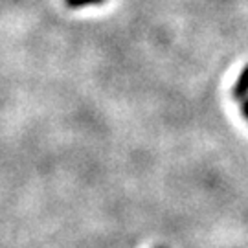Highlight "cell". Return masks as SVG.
Wrapping results in <instances>:
<instances>
[{
	"instance_id": "4",
	"label": "cell",
	"mask_w": 248,
	"mask_h": 248,
	"mask_svg": "<svg viewBox=\"0 0 248 248\" xmlns=\"http://www.w3.org/2000/svg\"><path fill=\"white\" fill-rule=\"evenodd\" d=\"M160 248H166V247H160Z\"/></svg>"
},
{
	"instance_id": "3",
	"label": "cell",
	"mask_w": 248,
	"mask_h": 248,
	"mask_svg": "<svg viewBox=\"0 0 248 248\" xmlns=\"http://www.w3.org/2000/svg\"><path fill=\"white\" fill-rule=\"evenodd\" d=\"M241 112H243V116L248 120V98L243 99V103H241Z\"/></svg>"
},
{
	"instance_id": "1",
	"label": "cell",
	"mask_w": 248,
	"mask_h": 248,
	"mask_svg": "<svg viewBox=\"0 0 248 248\" xmlns=\"http://www.w3.org/2000/svg\"><path fill=\"white\" fill-rule=\"evenodd\" d=\"M232 96L235 99H239V101L248 98V64L243 68V72H241L237 81H235V85L232 89Z\"/></svg>"
},
{
	"instance_id": "2",
	"label": "cell",
	"mask_w": 248,
	"mask_h": 248,
	"mask_svg": "<svg viewBox=\"0 0 248 248\" xmlns=\"http://www.w3.org/2000/svg\"><path fill=\"white\" fill-rule=\"evenodd\" d=\"M105 0H64V6L70 9H79V8H87V6H99Z\"/></svg>"
}]
</instances>
